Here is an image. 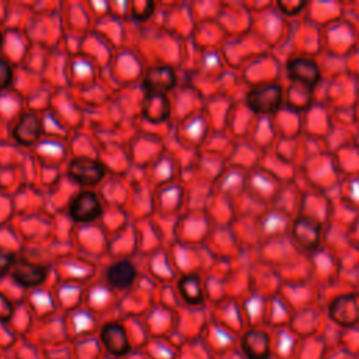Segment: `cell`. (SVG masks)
I'll return each mask as SVG.
<instances>
[{
  "mask_svg": "<svg viewBox=\"0 0 359 359\" xmlns=\"http://www.w3.org/2000/svg\"><path fill=\"white\" fill-rule=\"evenodd\" d=\"M14 313L11 302L0 292V321H7Z\"/></svg>",
  "mask_w": 359,
  "mask_h": 359,
  "instance_id": "cell-19",
  "label": "cell"
},
{
  "mask_svg": "<svg viewBox=\"0 0 359 359\" xmlns=\"http://www.w3.org/2000/svg\"><path fill=\"white\" fill-rule=\"evenodd\" d=\"M156 3L149 0H136L130 3V14L136 21H146L154 11Z\"/></svg>",
  "mask_w": 359,
  "mask_h": 359,
  "instance_id": "cell-15",
  "label": "cell"
},
{
  "mask_svg": "<svg viewBox=\"0 0 359 359\" xmlns=\"http://www.w3.org/2000/svg\"><path fill=\"white\" fill-rule=\"evenodd\" d=\"M175 72L171 66L157 65L146 70L143 87L146 94H167L175 86Z\"/></svg>",
  "mask_w": 359,
  "mask_h": 359,
  "instance_id": "cell-4",
  "label": "cell"
},
{
  "mask_svg": "<svg viewBox=\"0 0 359 359\" xmlns=\"http://www.w3.org/2000/svg\"><path fill=\"white\" fill-rule=\"evenodd\" d=\"M241 349L247 359H269V335L262 330H250L241 338Z\"/></svg>",
  "mask_w": 359,
  "mask_h": 359,
  "instance_id": "cell-9",
  "label": "cell"
},
{
  "mask_svg": "<svg viewBox=\"0 0 359 359\" xmlns=\"http://www.w3.org/2000/svg\"><path fill=\"white\" fill-rule=\"evenodd\" d=\"M307 6L306 1H297V0H280L278 1V7L280 8V11L285 14V15H289V17H293V15H297L304 7Z\"/></svg>",
  "mask_w": 359,
  "mask_h": 359,
  "instance_id": "cell-16",
  "label": "cell"
},
{
  "mask_svg": "<svg viewBox=\"0 0 359 359\" xmlns=\"http://www.w3.org/2000/svg\"><path fill=\"white\" fill-rule=\"evenodd\" d=\"M11 275L15 279V282L20 283L21 286L34 287L43 283V280L48 276V268L45 265L20 258L14 261Z\"/></svg>",
  "mask_w": 359,
  "mask_h": 359,
  "instance_id": "cell-7",
  "label": "cell"
},
{
  "mask_svg": "<svg viewBox=\"0 0 359 359\" xmlns=\"http://www.w3.org/2000/svg\"><path fill=\"white\" fill-rule=\"evenodd\" d=\"M69 213L76 222L90 223L101 216L102 205L93 191H81L72 199Z\"/></svg>",
  "mask_w": 359,
  "mask_h": 359,
  "instance_id": "cell-3",
  "label": "cell"
},
{
  "mask_svg": "<svg viewBox=\"0 0 359 359\" xmlns=\"http://www.w3.org/2000/svg\"><path fill=\"white\" fill-rule=\"evenodd\" d=\"M14 261H15V258L11 252L0 248V278L4 276L8 271H11Z\"/></svg>",
  "mask_w": 359,
  "mask_h": 359,
  "instance_id": "cell-18",
  "label": "cell"
},
{
  "mask_svg": "<svg viewBox=\"0 0 359 359\" xmlns=\"http://www.w3.org/2000/svg\"><path fill=\"white\" fill-rule=\"evenodd\" d=\"M41 135H42V123L38 115L34 112L21 114L13 129L14 139L24 146H29L35 143L41 137Z\"/></svg>",
  "mask_w": 359,
  "mask_h": 359,
  "instance_id": "cell-10",
  "label": "cell"
},
{
  "mask_svg": "<svg viewBox=\"0 0 359 359\" xmlns=\"http://www.w3.org/2000/svg\"><path fill=\"white\" fill-rule=\"evenodd\" d=\"M178 290L181 297L192 306L201 304L203 302V290H202V283L198 275L189 273L184 275L178 280Z\"/></svg>",
  "mask_w": 359,
  "mask_h": 359,
  "instance_id": "cell-14",
  "label": "cell"
},
{
  "mask_svg": "<svg viewBox=\"0 0 359 359\" xmlns=\"http://www.w3.org/2000/svg\"><path fill=\"white\" fill-rule=\"evenodd\" d=\"M1 42H3V34H1V31H0V46H1Z\"/></svg>",
  "mask_w": 359,
  "mask_h": 359,
  "instance_id": "cell-20",
  "label": "cell"
},
{
  "mask_svg": "<svg viewBox=\"0 0 359 359\" xmlns=\"http://www.w3.org/2000/svg\"><path fill=\"white\" fill-rule=\"evenodd\" d=\"M247 107L259 115L273 114L282 102V87L278 84H264L250 90L245 95Z\"/></svg>",
  "mask_w": 359,
  "mask_h": 359,
  "instance_id": "cell-1",
  "label": "cell"
},
{
  "mask_svg": "<svg viewBox=\"0 0 359 359\" xmlns=\"http://www.w3.org/2000/svg\"><path fill=\"white\" fill-rule=\"evenodd\" d=\"M136 278V268L129 259H121L114 262L107 269V280L116 289L129 287Z\"/></svg>",
  "mask_w": 359,
  "mask_h": 359,
  "instance_id": "cell-13",
  "label": "cell"
},
{
  "mask_svg": "<svg viewBox=\"0 0 359 359\" xmlns=\"http://www.w3.org/2000/svg\"><path fill=\"white\" fill-rule=\"evenodd\" d=\"M171 112V104L165 94H146L142 104L143 116L151 123L164 122Z\"/></svg>",
  "mask_w": 359,
  "mask_h": 359,
  "instance_id": "cell-12",
  "label": "cell"
},
{
  "mask_svg": "<svg viewBox=\"0 0 359 359\" xmlns=\"http://www.w3.org/2000/svg\"><path fill=\"white\" fill-rule=\"evenodd\" d=\"M100 337H101V342L105 346V349L115 356H122L130 349V345H129V341L126 337V331L118 323L105 324L101 330Z\"/></svg>",
  "mask_w": 359,
  "mask_h": 359,
  "instance_id": "cell-11",
  "label": "cell"
},
{
  "mask_svg": "<svg viewBox=\"0 0 359 359\" xmlns=\"http://www.w3.org/2000/svg\"><path fill=\"white\" fill-rule=\"evenodd\" d=\"M13 81V67L11 65L0 57V91L7 88Z\"/></svg>",
  "mask_w": 359,
  "mask_h": 359,
  "instance_id": "cell-17",
  "label": "cell"
},
{
  "mask_svg": "<svg viewBox=\"0 0 359 359\" xmlns=\"http://www.w3.org/2000/svg\"><path fill=\"white\" fill-rule=\"evenodd\" d=\"M67 175L81 187H95L104 178L105 167L95 158L76 157L69 164Z\"/></svg>",
  "mask_w": 359,
  "mask_h": 359,
  "instance_id": "cell-2",
  "label": "cell"
},
{
  "mask_svg": "<svg viewBox=\"0 0 359 359\" xmlns=\"http://www.w3.org/2000/svg\"><path fill=\"white\" fill-rule=\"evenodd\" d=\"M328 314L341 327H352L359 321V306L353 294H341L332 300Z\"/></svg>",
  "mask_w": 359,
  "mask_h": 359,
  "instance_id": "cell-6",
  "label": "cell"
},
{
  "mask_svg": "<svg viewBox=\"0 0 359 359\" xmlns=\"http://www.w3.org/2000/svg\"><path fill=\"white\" fill-rule=\"evenodd\" d=\"M287 73L299 86L311 90L320 81L318 65L310 57H293L287 62Z\"/></svg>",
  "mask_w": 359,
  "mask_h": 359,
  "instance_id": "cell-5",
  "label": "cell"
},
{
  "mask_svg": "<svg viewBox=\"0 0 359 359\" xmlns=\"http://www.w3.org/2000/svg\"><path fill=\"white\" fill-rule=\"evenodd\" d=\"M320 223L313 217L300 216L292 224V236L294 241L304 250H316L320 243Z\"/></svg>",
  "mask_w": 359,
  "mask_h": 359,
  "instance_id": "cell-8",
  "label": "cell"
}]
</instances>
